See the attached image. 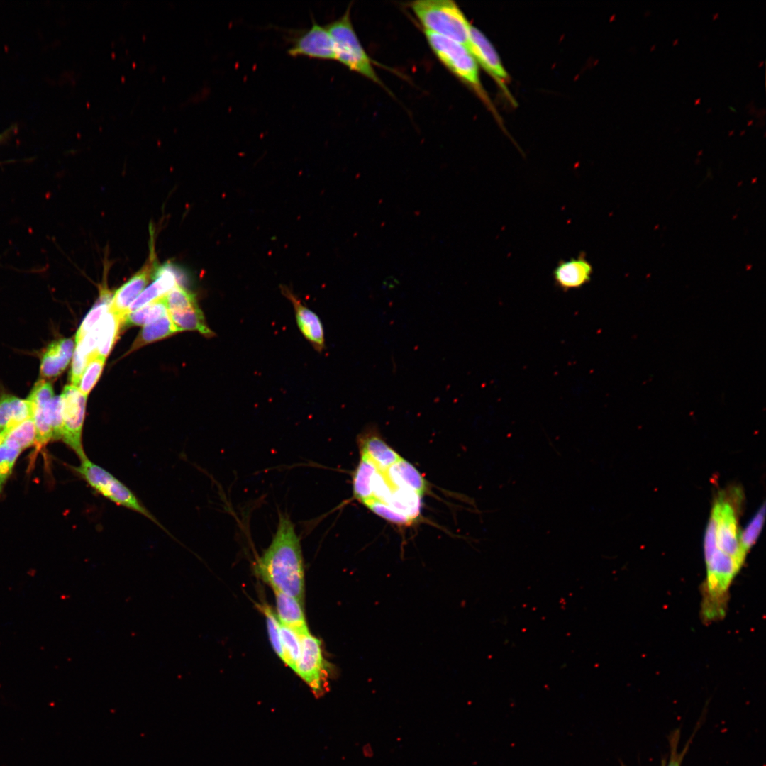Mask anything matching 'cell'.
Instances as JSON below:
<instances>
[{
  "mask_svg": "<svg viewBox=\"0 0 766 766\" xmlns=\"http://www.w3.org/2000/svg\"><path fill=\"white\" fill-rule=\"evenodd\" d=\"M32 406L36 429L37 448L50 441L62 439V419L60 396H55L52 384L41 379L32 389L28 399Z\"/></svg>",
  "mask_w": 766,
  "mask_h": 766,
  "instance_id": "cell-5",
  "label": "cell"
},
{
  "mask_svg": "<svg viewBox=\"0 0 766 766\" xmlns=\"http://www.w3.org/2000/svg\"><path fill=\"white\" fill-rule=\"evenodd\" d=\"M152 277L155 279L154 282L133 301L127 309L126 314L163 296L177 284L176 270L170 263L156 267Z\"/></svg>",
  "mask_w": 766,
  "mask_h": 766,
  "instance_id": "cell-17",
  "label": "cell"
},
{
  "mask_svg": "<svg viewBox=\"0 0 766 766\" xmlns=\"http://www.w3.org/2000/svg\"><path fill=\"white\" fill-rule=\"evenodd\" d=\"M729 108H730V109H731V110H733V111H736V109H734L733 107H732V106H729Z\"/></svg>",
  "mask_w": 766,
  "mask_h": 766,
  "instance_id": "cell-46",
  "label": "cell"
},
{
  "mask_svg": "<svg viewBox=\"0 0 766 766\" xmlns=\"http://www.w3.org/2000/svg\"><path fill=\"white\" fill-rule=\"evenodd\" d=\"M365 506H367L377 515L387 520L388 521L401 525H408L412 523L406 516L394 511L389 507L382 503L377 501H370L367 503Z\"/></svg>",
  "mask_w": 766,
  "mask_h": 766,
  "instance_id": "cell-35",
  "label": "cell"
},
{
  "mask_svg": "<svg viewBox=\"0 0 766 766\" xmlns=\"http://www.w3.org/2000/svg\"><path fill=\"white\" fill-rule=\"evenodd\" d=\"M385 474L392 484L402 489H409L423 494L426 482L419 472L403 458L385 470Z\"/></svg>",
  "mask_w": 766,
  "mask_h": 766,
  "instance_id": "cell-20",
  "label": "cell"
},
{
  "mask_svg": "<svg viewBox=\"0 0 766 766\" xmlns=\"http://www.w3.org/2000/svg\"><path fill=\"white\" fill-rule=\"evenodd\" d=\"M28 399L4 394L0 396V433L6 435L13 428L32 417Z\"/></svg>",
  "mask_w": 766,
  "mask_h": 766,
  "instance_id": "cell-19",
  "label": "cell"
},
{
  "mask_svg": "<svg viewBox=\"0 0 766 766\" xmlns=\"http://www.w3.org/2000/svg\"><path fill=\"white\" fill-rule=\"evenodd\" d=\"M106 358L94 353L90 357L78 384L79 389L85 395L91 392L98 381Z\"/></svg>",
  "mask_w": 766,
  "mask_h": 766,
  "instance_id": "cell-31",
  "label": "cell"
},
{
  "mask_svg": "<svg viewBox=\"0 0 766 766\" xmlns=\"http://www.w3.org/2000/svg\"><path fill=\"white\" fill-rule=\"evenodd\" d=\"M467 48L479 65L499 84L505 94H509L507 84L509 76L502 65L494 45L477 28L472 26Z\"/></svg>",
  "mask_w": 766,
  "mask_h": 766,
  "instance_id": "cell-10",
  "label": "cell"
},
{
  "mask_svg": "<svg viewBox=\"0 0 766 766\" xmlns=\"http://www.w3.org/2000/svg\"><path fill=\"white\" fill-rule=\"evenodd\" d=\"M333 40L335 60L375 83L381 84L353 26L350 6L338 19L326 26Z\"/></svg>",
  "mask_w": 766,
  "mask_h": 766,
  "instance_id": "cell-3",
  "label": "cell"
},
{
  "mask_svg": "<svg viewBox=\"0 0 766 766\" xmlns=\"http://www.w3.org/2000/svg\"><path fill=\"white\" fill-rule=\"evenodd\" d=\"M121 328L120 318L109 311L99 322L96 353L106 358Z\"/></svg>",
  "mask_w": 766,
  "mask_h": 766,
  "instance_id": "cell-24",
  "label": "cell"
},
{
  "mask_svg": "<svg viewBox=\"0 0 766 766\" xmlns=\"http://www.w3.org/2000/svg\"><path fill=\"white\" fill-rule=\"evenodd\" d=\"M259 607L262 612L264 614L266 618L269 638L272 646L276 654L283 661L284 652L280 638L279 621L277 619V617L274 613L273 610L267 604H264L262 605H260Z\"/></svg>",
  "mask_w": 766,
  "mask_h": 766,
  "instance_id": "cell-34",
  "label": "cell"
},
{
  "mask_svg": "<svg viewBox=\"0 0 766 766\" xmlns=\"http://www.w3.org/2000/svg\"><path fill=\"white\" fill-rule=\"evenodd\" d=\"M745 132V130H741L740 132V134L741 135V134L744 133Z\"/></svg>",
  "mask_w": 766,
  "mask_h": 766,
  "instance_id": "cell-45",
  "label": "cell"
},
{
  "mask_svg": "<svg viewBox=\"0 0 766 766\" xmlns=\"http://www.w3.org/2000/svg\"><path fill=\"white\" fill-rule=\"evenodd\" d=\"M7 135H8V131H6V132H4V133H3L0 134V143H1V141H3V140H4V138H6V137Z\"/></svg>",
  "mask_w": 766,
  "mask_h": 766,
  "instance_id": "cell-37",
  "label": "cell"
},
{
  "mask_svg": "<svg viewBox=\"0 0 766 766\" xmlns=\"http://www.w3.org/2000/svg\"><path fill=\"white\" fill-rule=\"evenodd\" d=\"M410 7L425 31L467 46L472 25L455 1L418 0L411 2Z\"/></svg>",
  "mask_w": 766,
  "mask_h": 766,
  "instance_id": "cell-2",
  "label": "cell"
},
{
  "mask_svg": "<svg viewBox=\"0 0 766 766\" xmlns=\"http://www.w3.org/2000/svg\"><path fill=\"white\" fill-rule=\"evenodd\" d=\"M4 439L16 445L22 450L35 445L36 429L33 417L11 430Z\"/></svg>",
  "mask_w": 766,
  "mask_h": 766,
  "instance_id": "cell-30",
  "label": "cell"
},
{
  "mask_svg": "<svg viewBox=\"0 0 766 766\" xmlns=\"http://www.w3.org/2000/svg\"><path fill=\"white\" fill-rule=\"evenodd\" d=\"M376 472L374 464L367 457L361 455L353 475V488L354 496L362 504L372 496V483Z\"/></svg>",
  "mask_w": 766,
  "mask_h": 766,
  "instance_id": "cell-23",
  "label": "cell"
},
{
  "mask_svg": "<svg viewBox=\"0 0 766 766\" xmlns=\"http://www.w3.org/2000/svg\"><path fill=\"white\" fill-rule=\"evenodd\" d=\"M300 638L301 650L296 674L313 695L320 698L329 690V667L323 657L321 642L310 633Z\"/></svg>",
  "mask_w": 766,
  "mask_h": 766,
  "instance_id": "cell-7",
  "label": "cell"
},
{
  "mask_svg": "<svg viewBox=\"0 0 766 766\" xmlns=\"http://www.w3.org/2000/svg\"><path fill=\"white\" fill-rule=\"evenodd\" d=\"M72 468L97 494L118 506L143 515L163 528L131 490L107 470L91 461L87 455L79 458L78 466Z\"/></svg>",
  "mask_w": 766,
  "mask_h": 766,
  "instance_id": "cell-6",
  "label": "cell"
},
{
  "mask_svg": "<svg viewBox=\"0 0 766 766\" xmlns=\"http://www.w3.org/2000/svg\"><path fill=\"white\" fill-rule=\"evenodd\" d=\"M711 110V108H709V109H707V112L710 111Z\"/></svg>",
  "mask_w": 766,
  "mask_h": 766,
  "instance_id": "cell-48",
  "label": "cell"
},
{
  "mask_svg": "<svg viewBox=\"0 0 766 766\" xmlns=\"http://www.w3.org/2000/svg\"><path fill=\"white\" fill-rule=\"evenodd\" d=\"M176 333L168 313L162 316L143 326L135 341L133 343L129 353L152 342L162 339Z\"/></svg>",
  "mask_w": 766,
  "mask_h": 766,
  "instance_id": "cell-25",
  "label": "cell"
},
{
  "mask_svg": "<svg viewBox=\"0 0 766 766\" xmlns=\"http://www.w3.org/2000/svg\"><path fill=\"white\" fill-rule=\"evenodd\" d=\"M167 313L163 296L160 297L142 308L127 313L122 319L121 328L133 326H145L157 320Z\"/></svg>",
  "mask_w": 766,
  "mask_h": 766,
  "instance_id": "cell-26",
  "label": "cell"
},
{
  "mask_svg": "<svg viewBox=\"0 0 766 766\" xmlns=\"http://www.w3.org/2000/svg\"><path fill=\"white\" fill-rule=\"evenodd\" d=\"M763 62H764L763 61L760 62L759 65H762L763 64Z\"/></svg>",
  "mask_w": 766,
  "mask_h": 766,
  "instance_id": "cell-47",
  "label": "cell"
},
{
  "mask_svg": "<svg viewBox=\"0 0 766 766\" xmlns=\"http://www.w3.org/2000/svg\"><path fill=\"white\" fill-rule=\"evenodd\" d=\"M156 267V262L153 256L143 268L119 287L113 295L109 310L120 318L121 323L126 316L129 306L144 290L149 279L152 277Z\"/></svg>",
  "mask_w": 766,
  "mask_h": 766,
  "instance_id": "cell-13",
  "label": "cell"
},
{
  "mask_svg": "<svg viewBox=\"0 0 766 766\" xmlns=\"http://www.w3.org/2000/svg\"><path fill=\"white\" fill-rule=\"evenodd\" d=\"M167 313L176 333L196 331L206 337L214 335V333L208 327L199 305L184 310L167 311Z\"/></svg>",
  "mask_w": 766,
  "mask_h": 766,
  "instance_id": "cell-22",
  "label": "cell"
},
{
  "mask_svg": "<svg viewBox=\"0 0 766 766\" xmlns=\"http://www.w3.org/2000/svg\"><path fill=\"white\" fill-rule=\"evenodd\" d=\"M700 101H701V98H698V99H695L694 104H698L700 103Z\"/></svg>",
  "mask_w": 766,
  "mask_h": 766,
  "instance_id": "cell-39",
  "label": "cell"
},
{
  "mask_svg": "<svg viewBox=\"0 0 766 766\" xmlns=\"http://www.w3.org/2000/svg\"><path fill=\"white\" fill-rule=\"evenodd\" d=\"M279 633L284 652L283 662L296 673L301 650V638L294 631L281 623Z\"/></svg>",
  "mask_w": 766,
  "mask_h": 766,
  "instance_id": "cell-28",
  "label": "cell"
},
{
  "mask_svg": "<svg viewBox=\"0 0 766 766\" xmlns=\"http://www.w3.org/2000/svg\"><path fill=\"white\" fill-rule=\"evenodd\" d=\"M718 499L720 511L717 525V547L731 556L742 566L745 555L740 547L738 521L735 511L722 494Z\"/></svg>",
  "mask_w": 766,
  "mask_h": 766,
  "instance_id": "cell-11",
  "label": "cell"
},
{
  "mask_svg": "<svg viewBox=\"0 0 766 766\" xmlns=\"http://www.w3.org/2000/svg\"><path fill=\"white\" fill-rule=\"evenodd\" d=\"M678 40H678V38H676V39H675V40H673V43H673V45H675L677 44V43H678Z\"/></svg>",
  "mask_w": 766,
  "mask_h": 766,
  "instance_id": "cell-42",
  "label": "cell"
},
{
  "mask_svg": "<svg viewBox=\"0 0 766 766\" xmlns=\"http://www.w3.org/2000/svg\"><path fill=\"white\" fill-rule=\"evenodd\" d=\"M287 53L292 57L335 60L333 40L328 29L315 20L309 29L293 40Z\"/></svg>",
  "mask_w": 766,
  "mask_h": 766,
  "instance_id": "cell-9",
  "label": "cell"
},
{
  "mask_svg": "<svg viewBox=\"0 0 766 766\" xmlns=\"http://www.w3.org/2000/svg\"><path fill=\"white\" fill-rule=\"evenodd\" d=\"M22 451L18 446L5 439L0 444V494Z\"/></svg>",
  "mask_w": 766,
  "mask_h": 766,
  "instance_id": "cell-29",
  "label": "cell"
},
{
  "mask_svg": "<svg viewBox=\"0 0 766 766\" xmlns=\"http://www.w3.org/2000/svg\"><path fill=\"white\" fill-rule=\"evenodd\" d=\"M655 45L654 44V45H652V46L650 47V50H654V49H655Z\"/></svg>",
  "mask_w": 766,
  "mask_h": 766,
  "instance_id": "cell-44",
  "label": "cell"
},
{
  "mask_svg": "<svg viewBox=\"0 0 766 766\" xmlns=\"http://www.w3.org/2000/svg\"><path fill=\"white\" fill-rule=\"evenodd\" d=\"M281 291L293 305L297 326L302 335L318 352H321L325 347V338L320 318L287 287L282 286Z\"/></svg>",
  "mask_w": 766,
  "mask_h": 766,
  "instance_id": "cell-14",
  "label": "cell"
},
{
  "mask_svg": "<svg viewBox=\"0 0 766 766\" xmlns=\"http://www.w3.org/2000/svg\"><path fill=\"white\" fill-rule=\"evenodd\" d=\"M72 338H61L50 343L40 360V376L52 379L59 376L67 367L75 348Z\"/></svg>",
  "mask_w": 766,
  "mask_h": 766,
  "instance_id": "cell-15",
  "label": "cell"
},
{
  "mask_svg": "<svg viewBox=\"0 0 766 766\" xmlns=\"http://www.w3.org/2000/svg\"><path fill=\"white\" fill-rule=\"evenodd\" d=\"M112 297L108 290L101 291L99 300L80 325L75 335V343L82 340L101 321L109 309Z\"/></svg>",
  "mask_w": 766,
  "mask_h": 766,
  "instance_id": "cell-27",
  "label": "cell"
},
{
  "mask_svg": "<svg viewBox=\"0 0 766 766\" xmlns=\"http://www.w3.org/2000/svg\"><path fill=\"white\" fill-rule=\"evenodd\" d=\"M753 121H754L753 119L748 121V123H747L748 126L751 125L753 123Z\"/></svg>",
  "mask_w": 766,
  "mask_h": 766,
  "instance_id": "cell-41",
  "label": "cell"
},
{
  "mask_svg": "<svg viewBox=\"0 0 766 766\" xmlns=\"http://www.w3.org/2000/svg\"><path fill=\"white\" fill-rule=\"evenodd\" d=\"M593 267L584 252L577 257L560 260L553 272L555 285L563 291L580 289L589 283Z\"/></svg>",
  "mask_w": 766,
  "mask_h": 766,
  "instance_id": "cell-12",
  "label": "cell"
},
{
  "mask_svg": "<svg viewBox=\"0 0 766 766\" xmlns=\"http://www.w3.org/2000/svg\"><path fill=\"white\" fill-rule=\"evenodd\" d=\"M98 327L99 323L82 340L76 343L70 374L72 385L78 386L91 356L96 353Z\"/></svg>",
  "mask_w": 766,
  "mask_h": 766,
  "instance_id": "cell-21",
  "label": "cell"
},
{
  "mask_svg": "<svg viewBox=\"0 0 766 766\" xmlns=\"http://www.w3.org/2000/svg\"><path fill=\"white\" fill-rule=\"evenodd\" d=\"M733 132H734V130H733V129H732V130H730V131H728V134H729V135H731V134H733Z\"/></svg>",
  "mask_w": 766,
  "mask_h": 766,
  "instance_id": "cell-43",
  "label": "cell"
},
{
  "mask_svg": "<svg viewBox=\"0 0 766 766\" xmlns=\"http://www.w3.org/2000/svg\"><path fill=\"white\" fill-rule=\"evenodd\" d=\"M256 574L274 591L304 599V566L301 540L289 516L279 513L277 530L269 546L255 565Z\"/></svg>",
  "mask_w": 766,
  "mask_h": 766,
  "instance_id": "cell-1",
  "label": "cell"
},
{
  "mask_svg": "<svg viewBox=\"0 0 766 766\" xmlns=\"http://www.w3.org/2000/svg\"><path fill=\"white\" fill-rule=\"evenodd\" d=\"M765 514V505L763 504L741 533L740 547L745 555L758 538L764 523Z\"/></svg>",
  "mask_w": 766,
  "mask_h": 766,
  "instance_id": "cell-33",
  "label": "cell"
},
{
  "mask_svg": "<svg viewBox=\"0 0 766 766\" xmlns=\"http://www.w3.org/2000/svg\"><path fill=\"white\" fill-rule=\"evenodd\" d=\"M6 435L0 433V444L3 442Z\"/></svg>",
  "mask_w": 766,
  "mask_h": 766,
  "instance_id": "cell-38",
  "label": "cell"
},
{
  "mask_svg": "<svg viewBox=\"0 0 766 766\" xmlns=\"http://www.w3.org/2000/svg\"><path fill=\"white\" fill-rule=\"evenodd\" d=\"M678 740L679 734L675 733L670 740V755L668 763L664 766H681L685 750L682 753L677 752Z\"/></svg>",
  "mask_w": 766,
  "mask_h": 766,
  "instance_id": "cell-36",
  "label": "cell"
},
{
  "mask_svg": "<svg viewBox=\"0 0 766 766\" xmlns=\"http://www.w3.org/2000/svg\"><path fill=\"white\" fill-rule=\"evenodd\" d=\"M279 623L300 637L309 633L302 605L294 597L274 591Z\"/></svg>",
  "mask_w": 766,
  "mask_h": 766,
  "instance_id": "cell-18",
  "label": "cell"
},
{
  "mask_svg": "<svg viewBox=\"0 0 766 766\" xmlns=\"http://www.w3.org/2000/svg\"><path fill=\"white\" fill-rule=\"evenodd\" d=\"M425 35L439 60L490 106L491 102L480 82L479 65L468 48L460 43L431 32L425 31Z\"/></svg>",
  "mask_w": 766,
  "mask_h": 766,
  "instance_id": "cell-4",
  "label": "cell"
},
{
  "mask_svg": "<svg viewBox=\"0 0 766 766\" xmlns=\"http://www.w3.org/2000/svg\"><path fill=\"white\" fill-rule=\"evenodd\" d=\"M163 299L167 311L184 310L198 305L195 295L179 284L164 295Z\"/></svg>",
  "mask_w": 766,
  "mask_h": 766,
  "instance_id": "cell-32",
  "label": "cell"
},
{
  "mask_svg": "<svg viewBox=\"0 0 766 766\" xmlns=\"http://www.w3.org/2000/svg\"><path fill=\"white\" fill-rule=\"evenodd\" d=\"M718 14H719L718 12H716V13H714L713 14V19L716 18L718 17Z\"/></svg>",
  "mask_w": 766,
  "mask_h": 766,
  "instance_id": "cell-40",
  "label": "cell"
},
{
  "mask_svg": "<svg viewBox=\"0 0 766 766\" xmlns=\"http://www.w3.org/2000/svg\"><path fill=\"white\" fill-rule=\"evenodd\" d=\"M62 404V440L78 456L86 455L82 445V428L87 396L77 387L66 385L60 395Z\"/></svg>",
  "mask_w": 766,
  "mask_h": 766,
  "instance_id": "cell-8",
  "label": "cell"
},
{
  "mask_svg": "<svg viewBox=\"0 0 766 766\" xmlns=\"http://www.w3.org/2000/svg\"><path fill=\"white\" fill-rule=\"evenodd\" d=\"M361 455L367 457L379 470H385L401 457L380 437L377 430L368 427L359 436Z\"/></svg>",
  "mask_w": 766,
  "mask_h": 766,
  "instance_id": "cell-16",
  "label": "cell"
}]
</instances>
